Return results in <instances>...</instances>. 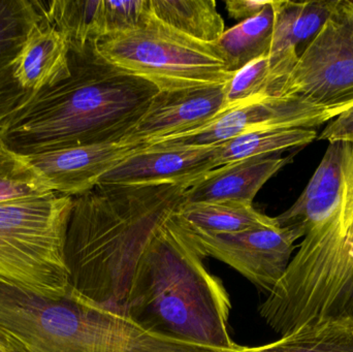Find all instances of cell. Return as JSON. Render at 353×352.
<instances>
[{
	"label": "cell",
	"mask_w": 353,
	"mask_h": 352,
	"mask_svg": "<svg viewBox=\"0 0 353 352\" xmlns=\"http://www.w3.org/2000/svg\"><path fill=\"white\" fill-rule=\"evenodd\" d=\"M175 215L145 248L119 312L165 336L222 352H244L246 347L236 344L228 331V291L205 268Z\"/></svg>",
	"instance_id": "obj_3"
},
{
	"label": "cell",
	"mask_w": 353,
	"mask_h": 352,
	"mask_svg": "<svg viewBox=\"0 0 353 352\" xmlns=\"http://www.w3.org/2000/svg\"><path fill=\"white\" fill-rule=\"evenodd\" d=\"M39 21L55 27L70 49L97 43L103 37V0L33 1Z\"/></svg>",
	"instance_id": "obj_18"
},
{
	"label": "cell",
	"mask_w": 353,
	"mask_h": 352,
	"mask_svg": "<svg viewBox=\"0 0 353 352\" xmlns=\"http://www.w3.org/2000/svg\"><path fill=\"white\" fill-rule=\"evenodd\" d=\"M53 194L45 185L26 156L8 148L0 136V204Z\"/></svg>",
	"instance_id": "obj_24"
},
{
	"label": "cell",
	"mask_w": 353,
	"mask_h": 352,
	"mask_svg": "<svg viewBox=\"0 0 353 352\" xmlns=\"http://www.w3.org/2000/svg\"><path fill=\"white\" fill-rule=\"evenodd\" d=\"M190 235L203 258H214L228 265L269 293L285 274L294 243L301 239L294 229L280 227L277 220L239 233Z\"/></svg>",
	"instance_id": "obj_9"
},
{
	"label": "cell",
	"mask_w": 353,
	"mask_h": 352,
	"mask_svg": "<svg viewBox=\"0 0 353 352\" xmlns=\"http://www.w3.org/2000/svg\"><path fill=\"white\" fill-rule=\"evenodd\" d=\"M272 84L269 57L263 56L234 72L225 85L226 111L242 107L255 99L269 96Z\"/></svg>",
	"instance_id": "obj_25"
},
{
	"label": "cell",
	"mask_w": 353,
	"mask_h": 352,
	"mask_svg": "<svg viewBox=\"0 0 353 352\" xmlns=\"http://www.w3.org/2000/svg\"><path fill=\"white\" fill-rule=\"evenodd\" d=\"M188 188L99 184L74 198L64 248L70 291L119 311L145 248Z\"/></svg>",
	"instance_id": "obj_2"
},
{
	"label": "cell",
	"mask_w": 353,
	"mask_h": 352,
	"mask_svg": "<svg viewBox=\"0 0 353 352\" xmlns=\"http://www.w3.org/2000/svg\"><path fill=\"white\" fill-rule=\"evenodd\" d=\"M0 352H6V351H4V349L3 347L1 346V345H0Z\"/></svg>",
	"instance_id": "obj_30"
},
{
	"label": "cell",
	"mask_w": 353,
	"mask_h": 352,
	"mask_svg": "<svg viewBox=\"0 0 353 352\" xmlns=\"http://www.w3.org/2000/svg\"><path fill=\"white\" fill-rule=\"evenodd\" d=\"M77 303L0 279V345L6 352H77Z\"/></svg>",
	"instance_id": "obj_8"
},
{
	"label": "cell",
	"mask_w": 353,
	"mask_h": 352,
	"mask_svg": "<svg viewBox=\"0 0 353 352\" xmlns=\"http://www.w3.org/2000/svg\"><path fill=\"white\" fill-rule=\"evenodd\" d=\"M68 79L27 92L0 126L3 142L19 154L123 140L159 89L105 60L97 43L70 49Z\"/></svg>",
	"instance_id": "obj_1"
},
{
	"label": "cell",
	"mask_w": 353,
	"mask_h": 352,
	"mask_svg": "<svg viewBox=\"0 0 353 352\" xmlns=\"http://www.w3.org/2000/svg\"><path fill=\"white\" fill-rule=\"evenodd\" d=\"M319 138L329 141L330 144L335 142L353 143V107L327 124Z\"/></svg>",
	"instance_id": "obj_28"
},
{
	"label": "cell",
	"mask_w": 353,
	"mask_h": 352,
	"mask_svg": "<svg viewBox=\"0 0 353 352\" xmlns=\"http://www.w3.org/2000/svg\"><path fill=\"white\" fill-rule=\"evenodd\" d=\"M217 167L216 146L154 144L140 147L99 179L116 185H183L190 188Z\"/></svg>",
	"instance_id": "obj_11"
},
{
	"label": "cell",
	"mask_w": 353,
	"mask_h": 352,
	"mask_svg": "<svg viewBox=\"0 0 353 352\" xmlns=\"http://www.w3.org/2000/svg\"><path fill=\"white\" fill-rule=\"evenodd\" d=\"M150 17V0H103V37L141 28Z\"/></svg>",
	"instance_id": "obj_26"
},
{
	"label": "cell",
	"mask_w": 353,
	"mask_h": 352,
	"mask_svg": "<svg viewBox=\"0 0 353 352\" xmlns=\"http://www.w3.org/2000/svg\"><path fill=\"white\" fill-rule=\"evenodd\" d=\"M225 85L159 91L122 141L146 147L205 125L226 112Z\"/></svg>",
	"instance_id": "obj_12"
},
{
	"label": "cell",
	"mask_w": 353,
	"mask_h": 352,
	"mask_svg": "<svg viewBox=\"0 0 353 352\" xmlns=\"http://www.w3.org/2000/svg\"><path fill=\"white\" fill-rule=\"evenodd\" d=\"M276 97L339 114L353 107V1L337 0Z\"/></svg>",
	"instance_id": "obj_7"
},
{
	"label": "cell",
	"mask_w": 353,
	"mask_h": 352,
	"mask_svg": "<svg viewBox=\"0 0 353 352\" xmlns=\"http://www.w3.org/2000/svg\"><path fill=\"white\" fill-rule=\"evenodd\" d=\"M39 22L33 1L0 0V76L12 72L25 39Z\"/></svg>",
	"instance_id": "obj_23"
},
{
	"label": "cell",
	"mask_w": 353,
	"mask_h": 352,
	"mask_svg": "<svg viewBox=\"0 0 353 352\" xmlns=\"http://www.w3.org/2000/svg\"><path fill=\"white\" fill-rule=\"evenodd\" d=\"M338 116L336 112L319 109L296 99L263 97L228 110L197 130L154 144L216 146L247 132L267 128L313 130Z\"/></svg>",
	"instance_id": "obj_10"
},
{
	"label": "cell",
	"mask_w": 353,
	"mask_h": 352,
	"mask_svg": "<svg viewBox=\"0 0 353 352\" xmlns=\"http://www.w3.org/2000/svg\"><path fill=\"white\" fill-rule=\"evenodd\" d=\"M290 158L265 155L242 159L210 171L185 192V203L240 202L253 205L263 186Z\"/></svg>",
	"instance_id": "obj_15"
},
{
	"label": "cell",
	"mask_w": 353,
	"mask_h": 352,
	"mask_svg": "<svg viewBox=\"0 0 353 352\" xmlns=\"http://www.w3.org/2000/svg\"><path fill=\"white\" fill-rule=\"evenodd\" d=\"M72 203L53 192L0 204V279L50 299L66 296L64 248Z\"/></svg>",
	"instance_id": "obj_5"
},
{
	"label": "cell",
	"mask_w": 353,
	"mask_h": 352,
	"mask_svg": "<svg viewBox=\"0 0 353 352\" xmlns=\"http://www.w3.org/2000/svg\"><path fill=\"white\" fill-rule=\"evenodd\" d=\"M97 49L105 60L159 91L224 85L234 76L212 43L191 39L152 14L141 28L99 39Z\"/></svg>",
	"instance_id": "obj_6"
},
{
	"label": "cell",
	"mask_w": 353,
	"mask_h": 352,
	"mask_svg": "<svg viewBox=\"0 0 353 352\" xmlns=\"http://www.w3.org/2000/svg\"><path fill=\"white\" fill-rule=\"evenodd\" d=\"M271 0H226L228 14L236 20H248L257 16Z\"/></svg>",
	"instance_id": "obj_29"
},
{
	"label": "cell",
	"mask_w": 353,
	"mask_h": 352,
	"mask_svg": "<svg viewBox=\"0 0 353 352\" xmlns=\"http://www.w3.org/2000/svg\"><path fill=\"white\" fill-rule=\"evenodd\" d=\"M316 138V130L306 128H267L247 132L217 145V167L306 146Z\"/></svg>",
	"instance_id": "obj_22"
},
{
	"label": "cell",
	"mask_w": 353,
	"mask_h": 352,
	"mask_svg": "<svg viewBox=\"0 0 353 352\" xmlns=\"http://www.w3.org/2000/svg\"><path fill=\"white\" fill-rule=\"evenodd\" d=\"M176 219L194 235H222L274 225L275 217L240 202L184 203L176 213Z\"/></svg>",
	"instance_id": "obj_17"
},
{
	"label": "cell",
	"mask_w": 353,
	"mask_h": 352,
	"mask_svg": "<svg viewBox=\"0 0 353 352\" xmlns=\"http://www.w3.org/2000/svg\"><path fill=\"white\" fill-rule=\"evenodd\" d=\"M12 78L26 92L49 88L70 76V45L52 25L39 21L12 63Z\"/></svg>",
	"instance_id": "obj_16"
},
{
	"label": "cell",
	"mask_w": 353,
	"mask_h": 352,
	"mask_svg": "<svg viewBox=\"0 0 353 352\" xmlns=\"http://www.w3.org/2000/svg\"><path fill=\"white\" fill-rule=\"evenodd\" d=\"M274 20L271 0L257 16L224 31L221 37L212 43L225 62L228 72L234 74L253 60L269 55Z\"/></svg>",
	"instance_id": "obj_19"
},
{
	"label": "cell",
	"mask_w": 353,
	"mask_h": 352,
	"mask_svg": "<svg viewBox=\"0 0 353 352\" xmlns=\"http://www.w3.org/2000/svg\"><path fill=\"white\" fill-rule=\"evenodd\" d=\"M140 147L125 141L81 145L28 155L27 161L45 185L58 194L82 196Z\"/></svg>",
	"instance_id": "obj_13"
},
{
	"label": "cell",
	"mask_w": 353,
	"mask_h": 352,
	"mask_svg": "<svg viewBox=\"0 0 353 352\" xmlns=\"http://www.w3.org/2000/svg\"><path fill=\"white\" fill-rule=\"evenodd\" d=\"M244 352H353V320L309 322L275 342L246 347Z\"/></svg>",
	"instance_id": "obj_21"
},
{
	"label": "cell",
	"mask_w": 353,
	"mask_h": 352,
	"mask_svg": "<svg viewBox=\"0 0 353 352\" xmlns=\"http://www.w3.org/2000/svg\"><path fill=\"white\" fill-rule=\"evenodd\" d=\"M337 0L329 1H275L273 0V37L270 49L272 84L275 97L305 48L313 41L333 12Z\"/></svg>",
	"instance_id": "obj_14"
},
{
	"label": "cell",
	"mask_w": 353,
	"mask_h": 352,
	"mask_svg": "<svg viewBox=\"0 0 353 352\" xmlns=\"http://www.w3.org/2000/svg\"><path fill=\"white\" fill-rule=\"evenodd\" d=\"M343 198L309 231L259 313L282 337L329 318L353 320V143L345 142Z\"/></svg>",
	"instance_id": "obj_4"
},
{
	"label": "cell",
	"mask_w": 353,
	"mask_h": 352,
	"mask_svg": "<svg viewBox=\"0 0 353 352\" xmlns=\"http://www.w3.org/2000/svg\"><path fill=\"white\" fill-rule=\"evenodd\" d=\"M26 93L14 82L12 72L0 76V126L4 119L16 109Z\"/></svg>",
	"instance_id": "obj_27"
},
{
	"label": "cell",
	"mask_w": 353,
	"mask_h": 352,
	"mask_svg": "<svg viewBox=\"0 0 353 352\" xmlns=\"http://www.w3.org/2000/svg\"><path fill=\"white\" fill-rule=\"evenodd\" d=\"M151 14L179 32L213 43L225 31L214 0H150Z\"/></svg>",
	"instance_id": "obj_20"
}]
</instances>
